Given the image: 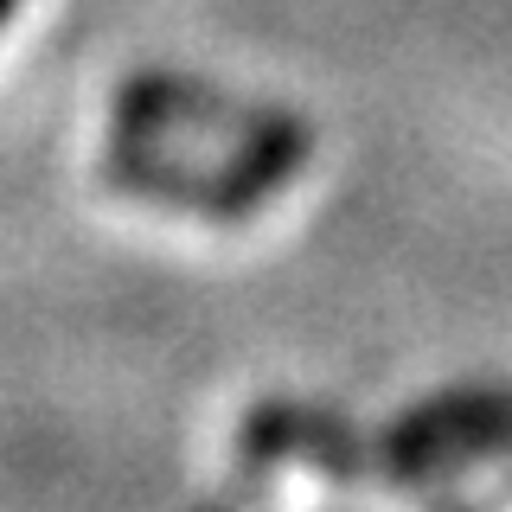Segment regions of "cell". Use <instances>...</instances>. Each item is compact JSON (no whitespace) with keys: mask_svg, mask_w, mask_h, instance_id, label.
Segmentation results:
<instances>
[{"mask_svg":"<svg viewBox=\"0 0 512 512\" xmlns=\"http://www.w3.org/2000/svg\"><path fill=\"white\" fill-rule=\"evenodd\" d=\"M512 442V391L500 397H461V404H436L397 436V455L416 468H436V461H468L487 448Z\"/></svg>","mask_w":512,"mask_h":512,"instance_id":"6da1fadb","label":"cell"},{"mask_svg":"<svg viewBox=\"0 0 512 512\" xmlns=\"http://www.w3.org/2000/svg\"><path fill=\"white\" fill-rule=\"evenodd\" d=\"M13 7H20V0H0V20H7V13H13Z\"/></svg>","mask_w":512,"mask_h":512,"instance_id":"7a4b0ae2","label":"cell"}]
</instances>
